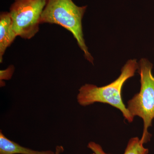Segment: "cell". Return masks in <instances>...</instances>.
<instances>
[{"mask_svg": "<svg viewBox=\"0 0 154 154\" xmlns=\"http://www.w3.org/2000/svg\"><path fill=\"white\" fill-rule=\"evenodd\" d=\"M138 68L136 60H130L122 68L119 76L109 85L101 87L91 84L82 86L77 96L78 103L82 106L92 105L96 102L109 104L120 110L125 119L130 123L132 122L134 117L123 103L122 91L124 83L134 76Z\"/></svg>", "mask_w": 154, "mask_h": 154, "instance_id": "cell-1", "label": "cell"}, {"mask_svg": "<svg viewBox=\"0 0 154 154\" xmlns=\"http://www.w3.org/2000/svg\"><path fill=\"white\" fill-rule=\"evenodd\" d=\"M87 8V6H77L72 0H46L40 24L60 25L70 32L85 58L94 64V57L88 51L83 32L82 21Z\"/></svg>", "mask_w": 154, "mask_h": 154, "instance_id": "cell-2", "label": "cell"}, {"mask_svg": "<svg viewBox=\"0 0 154 154\" xmlns=\"http://www.w3.org/2000/svg\"><path fill=\"white\" fill-rule=\"evenodd\" d=\"M138 65L140 91L128 101L127 108L133 117L139 116L143 120V133L140 140L144 144L151 137L148 129L152 126L154 119V76L152 73L153 65L147 59H141Z\"/></svg>", "mask_w": 154, "mask_h": 154, "instance_id": "cell-3", "label": "cell"}, {"mask_svg": "<svg viewBox=\"0 0 154 154\" xmlns=\"http://www.w3.org/2000/svg\"><path fill=\"white\" fill-rule=\"evenodd\" d=\"M46 0H14L10 8L13 28L17 36L33 38L39 30L40 18Z\"/></svg>", "mask_w": 154, "mask_h": 154, "instance_id": "cell-4", "label": "cell"}, {"mask_svg": "<svg viewBox=\"0 0 154 154\" xmlns=\"http://www.w3.org/2000/svg\"><path fill=\"white\" fill-rule=\"evenodd\" d=\"M17 37L13 28L11 15L9 12L0 14V63L3 62V56L6 50Z\"/></svg>", "mask_w": 154, "mask_h": 154, "instance_id": "cell-5", "label": "cell"}, {"mask_svg": "<svg viewBox=\"0 0 154 154\" xmlns=\"http://www.w3.org/2000/svg\"><path fill=\"white\" fill-rule=\"evenodd\" d=\"M52 151H38L22 146L0 132V154H55Z\"/></svg>", "mask_w": 154, "mask_h": 154, "instance_id": "cell-6", "label": "cell"}, {"mask_svg": "<svg viewBox=\"0 0 154 154\" xmlns=\"http://www.w3.org/2000/svg\"><path fill=\"white\" fill-rule=\"evenodd\" d=\"M143 143L138 137L131 138L128 141L123 154H148L149 149L145 148Z\"/></svg>", "mask_w": 154, "mask_h": 154, "instance_id": "cell-7", "label": "cell"}, {"mask_svg": "<svg viewBox=\"0 0 154 154\" xmlns=\"http://www.w3.org/2000/svg\"><path fill=\"white\" fill-rule=\"evenodd\" d=\"M64 151V148L62 146H57L56 148L55 154H60L61 153L63 152Z\"/></svg>", "mask_w": 154, "mask_h": 154, "instance_id": "cell-8", "label": "cell"}]
</instances>
